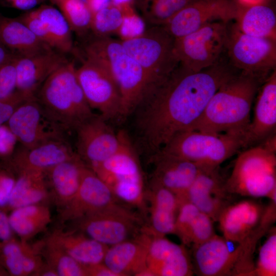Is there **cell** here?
I'll use <instances>...</instances> for the list:
<instances>
[{
    "mask_svg": "<svg viewBox=\"0 0 276 276\" xmlns=\"http://www.w3.org/2000/svg\"><path fill=\"white\" fill-rule=\"evenodd\" d=\"M221 59L198 72L181 64L137 106L135 127L141 149L150 157L176 134L192 130L220 86L236 73Z\"/></svg>",
    "mask_w": 276,
    "mask_h": 276,
    "instance_id": "6da1fadb",
    "label": "cell"
},
{
    "mask_svg": "<svg viewBox=\"0 0 276 276\" xmlns=\"http://www.w3.org/2000/svg\"><path fill=\"white\" fill-rule=\"evenodd\" d=\"M267 77L242 71L235 74L213 95L192 130L245 134L255 97Z\"/></svg>",
    "mask_w": 276,
    "mask_h": 276,
    "instance_id": "7a4b0ae2",
    "label": "cell"
},
{
    "mask_svg": "<svg viewBox=\"0 0 276 276\" xmlns=\"http://www.w3.org/2000/svg\"><path fill=\"white\" fill-rule=\"evenodd\" d=\"M73 62L52 73L38 91V102L48 117L63 131L76 130L95 114L77 79Z\"/></svg>",
    "mask_w": 276,
    "mask_h": 276,
    "instance_id": "3957f363",
    "label": "cell"
},
{
    "mask_svg": "<svg viewBox=\"0 0 276 276\" xmlns=\"http://www.w3.org/2000/svg\"><path fill=\"white\" fill-rule=\"evenodd\" d=\"M85 57L102 64L110 73L121 93L122 118L132 113L147 89L141 66L129 54L121 40L93 35L84 46Z\"/></svg>",
    "mask_w": 276,
    "mask_h": 276,
    "instance_id": "277c9868",
    "label": "cell"
},
{
    "mask_svg": "<svg viewBox=\"0 0 276 276\" xmlns=\"http://www.w3.org/2000/svg\"><path fill=\"white\" fill-rule=\"evenodd\" d=\"M259 240L250 234L231 250L227 241L215 234L192 247L194 272L200 276H255L254 254Z\"/></svg>",
    "mask_w": 276,
    "mask_h": 276,
    "instance_id": "5b68a950",
    "label": "cell"
},
{
    "mask_svg": "<svg viewBox=\"0 0 276 276\" xmlns=\"http://www.w3.org/2000/svg\"><path fill=\"white\" fill-rule=\"evenodd\" d=\"M244 139L242 133L187 130L174 136L158 152L173 155L201 167H217L244 148Z\"/></svg>",
    "mask_w": 276,
    "mask_h": 276,
    "instance_id": "8992f818",
    "label": "cell"
},
{
    "mask_svg": "<svg viewBox=\"0 0 276 276\" xmlns=\"http://www.w3.org/2000/svg\"><path fill=\"white\" fill-rule=\"evenodd\" d=\"M117 151L90 168L108 187L116 200L130 205L144 206V184L135 151L127 134L121 131Z\"/></svg>",
    "mask_w": 276,
    "mask_h": 276,
    "instance_id": "52a82bcc",
    "label": "cell"
},
{
    "mask_svg": "<svg viewBox=\"0 0 276 276\" xmlns=\"http://www.w3.org/2000/svg\"><path fill=\"white\" fill-rule=\"evenodd\" d=\"M121 41L144 71L146 94L164 82L179 64L174 52V38L162 26L146 28L140 35Z\"/></svg>",
    "mask_w": 276,
    "mask_h": 276,
    "instance_id": "ba28073f",
    "label": "cell"
},
{
    "mask_svg": "<svg viewBox=\"0 0 276 276\" xmlns=\"http://www.w3.org/2000/svg\"><path fill=\"white\" fill-rule=\"evenodd\" d=\"M225 187L232 195L270 198L276 195L275 153L263 145L242 152Z\"/></svg>",
    "mask_w": 276,
    "mask_h": 276,
    "instance_id": "9c48e42d",
    "label": "cell"
},
{
    "mask_svg": "<svg viewBox=\"0 0 276 276\" xmlns=\"http://www.w3.org/2000/svg\"><path fill=\"white\" fill-rule=\"evenodd\" d=\"M227 24L221 21L210 22L174 39V52L179 64L191 71L198 72L218 62L226 49Z\"/></svg>",
    "mask_w": 276,
    "mask_h": 276,
    "instance_id": "30bf717a",
    "label": "cell"
},
{
    "mask_svg": "<svg viewBox=\"0 0 276 276\" xmlns=\"http://www.w3.org/2000/svg\"><path fill=\"white\" fill-rule=\"evenodd\" d=\"M78 82L91 109L106 121L122 118V100L120 90L108 71L97 61L85 57L76 69Z\"/></svg>",
    "mask_w": 276,
    "mask_h": 276,
    "instance_id": "8fae6325",
    "label": "cell"
},
{
    "mask_svg": "<svg viewBox=\"0 0 276 276\" xmlns=\"http://www.w3.org/2000/svg\"><path fill=\"white\" fill-rule=\"evenodd\" d=\"M225 50L231 65L240 71L267 77L275 70L276 38L247 35L235 24L228 29Z\"/></svg>",
    "mask_w": 276,
    "mask_h": 276,
    "instance_id": "7c38bea8",
    "label": "cell"
},
{
    "mask_svg": "<svg viewBox=\"0 0 276 276\" xmlns=\"http://www.w3.org/2000/svg\"><path fill=\"white\" fill-rule=\"evenodd\" d=\"M238 5L230 0H192L162 26L174 39L210 22L236 19Z\"/></svg>",
    "mask_w": 276,
    "mask_h": 276,
    "instance_id": "4fadbf2b",
    "label": "cell"
},
{
    "mask_svg": "<svg viewBox=\"0 0 276 276\" xmlns=\"http://www.w3.org/2000/svg\"><path fill=\"white\" fill-rule=\"evenodd\" d=\"M7 122L12 134L26 148L63 137V131L48 117L36 97L20 103Z\"/></svg>",
    "mask_w": 276,
    "mask_h": 276,
    "instance_id": "5bb4252c",
    "label": "cell"
},
{
    "mask_svg": "<svg viewBox=\"0 0 276 276\" xmlns=\"http://www.w3.org/2000/svg\"><path fill=\"white\" fill-rule=\"evenodd\" d=\"M77 221L79 228L87 236L109 247L129 239L140 220L117 204Z\"/></svg>",
    "mask_w": 276,
    "mask_h": 276,
    "instance_id": "9a60e30c",
    "label": "cell"
},
{
    "mask_svg": "<svg viewBox=\"0 0 276 276\" xmlns=\"http://www.w3.org/2000/svg\"><path fill=\"white\" fill-rule=\"evenodd\" d=\"M77 154L89 168L99 165L112 155L121 143L120 131L116 133L107 121L95 114L76 130Z\"/></svg>",
    "mask_w": 276,
    "mask_h": 276,
    "instance_id": "2e32d148",
    "label": "cell"
},
{
    "mask_svg": "<svg viewBox=\"0 0 276 276\" xmlns=\"http://www.w3.org/2000/svg\"><path fill=\"white\" fill-rule=\"evenodd\" d=\"M106 184L88 167H84L75 196L62 209V221L76 220L118 203Z\"/></svg>",
    "mask_w": 276,
    "mask_h": 276,
    "instance_id": "e0dca14e",
    "label": "cell"
},
{
    "mask_svg": "<svg viewBox=\"0 0 276 276\" xmlns=\"http://www.w3.org/2000/svg\"><path fill=\"white\" fill-rule=\"evenodd\" d=\"M149 234L147 266L154 276H191L194 273L191 257L185 245Z\"/></svg>",
    "mask_w": 276,
    "mask_h": 276,
    "instance_id": "ac0fdd59",
    "label": "cell"
},
{
    "mask_svg": "<svg viewBox=\"0 0 276 276\" xmlns=\"http://www.w3.org/2000/svg\"><path fill=\"white\" fill-rule=\"evenodd\" d=\"M218 167H203L194 181L181 197L193 203L199 210L217 221L222 210L231 203V196L225 187V181Z\"/></svg>",
    "mask_w": 276,
    "mask_h": 276,
    "instance_id": "d6986e66",
    "label": "cell"
},
{
    "mask_svg": "<svg viewBox=\"0 0 276 276\" xmlns=\"http://www.w3.org/2000/svg\"><path fill=\"white\" fill-rule=\"evenodd\" d=\"M67 61L63 53L53 50L30 56H16V92L24 100L36 97L48 77Z\"/></svg>",
    "mask_w": 276,
    "mask_h": 276,
    "instance_id": "ffe728a7",
    "label": "cell"
},
{
    "mask_svg": "<svg viewBox=\"0 0 276 276\" xmlns=\"http://www.w3.org/2000/svg\"><path fill=\"white\" fill-rule=\"evenodd\" d=\"M148 239L144 228L138 238L109 246L103 263L117 276H153L147 266Z\"/></svg>",
    "mask_w": 276,
    "mask_h": 276,
    "instance_id": "44dd1931",
    "label": "cell"
},
{
    "mask_svg": "<svg viewBox=\"0 0 276 276\" xmlns=\"http://www.w3.org/2000/svg\"><path fill=\"white\" fill-rule=\"evenodd\" d=\"M63 137L42 142L32 148L22 146L13 155L12 164L18 171L45 173L56 165L76 155Z\"/></svg>",
    "mask_w": 276,
    "mask_h": 276,
    "instance_id": "7402d4cb",
    "label": "cell"
},
{
    "mask_svg": "<svg viewBox=\"0 0 276 276\" xmlns=\"http://www.w3.org/2000/svg\"><path fill=\"white\" fill-rule=\"evenodd\" d=\"M150 159L155 165L151 181L178 197L186 193L202 167L189 160L160 152Z\"/></svg>",
    "mask_w": 276,
    "mask_h": 276,
    "instance_id": "603a6c76",
    "label": "cell"
},
{
    "mask_svg": "<svg viewBox=\"0 0 276 276\" xmlns=\"http://www.w3.org/2000/svg\"><path fill=\"white\" fill-rule=\"evenodd\" d=\"M266 206L252 200H244L226 206L217 221L223 237L227 241L239 243L260 224Z\"/></svg>",
    "mask_w": 276,
    "mask_h": 276,
    "instance_id": "cb8c5ba5",
    "label": "cell"
},
{
    "mask_svg": "<svg viewBox=\"0 0 276 276\" xmlns=\"http://www.w3.org/2000/svg\"><path fill=\"white\" fill-rule=\"evenodd\" d=\"M259 90L253 121L245 134L244 148L265 140L276 127V71L266 78Z\"/></svg>",
    "mask_w": 276,
    "mask_h": 276,
    "instance_id": "d4e9b609",
    "label": "cell"
},
{
    "mask_svg": "<svg viewBox=\"0 0 276 276\" xmlns=\"http://www.w3.org/2000/svg\"><path fill=\"white\" fill-rule=\"evenodd\" d=\"M179 205L174 234L184 245L193 246L207 240L215 234L213 220L193 203L178 197Z\"/></svg>",
    "mask_w": 276,
    "mask_h": 276,
    "instance_id": "484cf974",
    "label": "cell"
},
{
    "mask_svg": "<svg viewBox=\"0 0 276 276\" xmlns=\"http://www.w3.org/2000/svg\"><path fill=\"white\" fill-rule=\"evenodd\" d=\"M47 241L84 265L102 263L109 246L75 232L54 231Z\"/></svg>",
    "mask_w": 276,
    "mask_h": 276,
    "instance_id": "4316f807",
    "label": "cell"
},
{
    "mask_svg": "<svg viewBox=\"0 0 276 276\" xmlns=\"http://www.w3.org/2000/svg\"><path fill=\"white\" fill-rule=\"evenodd\" d=\"M150 202V226L153 233L165 236L174 234L179 199L173 192L152 182L149 193Z\"/></svg>",
    "mask_w": 276,
    "mask_h": 276,
    "instance_id": "83f0119b",
    "label": "cell"
},
{
    "mask_svg": "<svg viewBox=\"0 0 276 276\" xmlns=\"http://www.w3.org/2000/svg\"><path fill=\"white\" fill-rule=\"evenodd\" d=\"M0 43L18 56H30L53 50L40 40L18 18L1 16Z\"/></svg>",
    "mask_w": 276,
    "mask_h": 276,
    "instance_id": "f1b7e54d",
    "label": "cell"
},
{
    "mask_svg": "<svg viewBox=\"0 0 276 276\" xmlns=\"http://www.w3.org/2000/svg\"><path fill=\"white\" fill-rule=\"evenodd\" d=\"M86 165L77 154L48 170V175L56 201L62 208L75 196L80 185Z\"/></svg>",
    "mask_w": 276,
    "mask_h": 276,
    "instance_id": "f546056e",
    "label": "cell"
},
{
    "mask_svg": "<svg viewBox=\"0 0 276 276\" xmlns=\"http://www.w3.org/2000/svg\"><path fill=\"white\" fill-rule=\"evenodd\" d=\"M235 20L237 28L244 34L276 38V15L266 3L249 7L238 5Z\"/></svg>",
    "mask_w": 276,
    "mask_h": 276,
    "instance_id": "4dcf8cb0",
    "label": "cell"
},
{
    "mask_svg": "<svg viewBox=\"0 0 276 276\" xmlns=\"http://www.w3.org/2000/svg\"><path fill=\"white\" fill-rule=\"evenodd\" d=\"M8 219L12 230L27 242L46 227L51 215L47 206L35 204L13 209Z\"/></svg>",
    "mask_w": 276,
    "mask_h": 276,
    "instance_id": "1f68e13d",
    "label": "cell"
},
{
    "mask_svg": "<svg viewBox=\"0 0 276 276\" xmlns=\"http://www.w3.org/2000/svg\"><path fill=\"white\" fill-rule=\"evenodd\" d=\"M15 180L8 204L13 209L39 204L48 196L44 173L20 171Z\"/></svg>",
    "mask_w": 276,
    "mask_h": 276,
    "instance_id": "d6a6232c",
    "label": "cell"
},
{
    "mask_svg": "<svg viewBox=\"0 0 276 276\" xmlns=\"http://www.w3.org/2000/svg\"><path fill=\"white\" fill-rule=\"evenodd\" d=\"M35 11L45 25L53 40L54 49L63 54L71 52L73 47L72 31L60 11L44 5Z\"/></svg>",
    "mask_w": 276,
    "mask_h": 276,
    "instance_id": "836d02e7",
    "label": "cell"
},
{
    "mask_svg": "<svg viewBox=\"0 0 276 276\" xmlns=\"http://www.w3.org/2000/svg\"><path fill=\"white\" fill-rule=\"evenodd\" d=\"M192 0H132L134 8L146 25L160 26Z\"/></svg>",
    "mask_w": 276,
    "mask_h": 276,
    "instance_id": "e575fe53",
    "label": "cell"
},
{
    "mask_svg": "<svg viewBox=\"0 0 276 276\" xmlns=\"http://www.w3.org/2000/svg\"><path fill=\"white\" fill-rule=\"evenodd\" d=\"M59 7L72 31L79 36L90 30L92 13L83 0H52Z\"/></svg>",
    "mask_w": 276,
    "mask_h": 276,
    "instance_id": "d590c367",
    "label": "cell"
},
{
    "mask_svg": "<svg viewBox=\"0 0 276 276\" xmlns=\"http://www.w3.org/2000/svg\"><path fill=\"white\" fill-rule=\"evenodd\" d=\"M43 245V254L47 264L56 270L58 276H87L85 265L48 241Z\"/></svg>",
    "mask_w": 276,
    "mask_h": 276,
    "instance_id": "8d00e7d4",
    "label": "cell"
},
{
    "mask_svg": "<svg viewBox=\"0 0 276 276\" xmlns=\"http://www.w3.org/2000/svg\"><path fill=\"white\" fill-rule=\"evenodd\" d=\"M123 22L119 7L111 1L102 9L92 12L90 30L98 36L118 34Z\"/></svg>",
    "mask_w": 276,
    "mask_h": 276,
    "instance_id": "74e56055",
    "label": "cell"
},
{
    "mask_svg": "<svg viewBox=\"0 0 276 276\" xmlns=\"http://www.w3.org/2000/svg\"><path fill=\"white\" fill-rule=\"evenodd\" d=\"M268 235L259 249L255 265V276L276 275V229L271 227Z\"/></svg>",
    "mask_w": 276,
    "mask_h": 276,
    "instance_id": "f35d334b",
    "label": "cell"
},
{
    "mask_svg": "<svg viewBox=\"0 0 276 276\" xmlns=\"http://www.w3.org/2000/svg\"><path fill=\"white\" fill-rule=\"evenodd\" d=\"M114 4L123 15V22L117 34L121 40L130 39L141 34L146 29V24L136 13L132 1H124Z\"/></svg>",
    "mask_w": 276,
    "mask_h": 276,
    "instance_id": "ab89813d",
    "label": "cell"
},
{
    "mask_svg": "<svg viewBox=\"0 0 276 276\" xmlns=\"http://www.w3.org/2000/svg\"><path fill=\"white\" fill-rule=\"evenodd\" d=\"M25 243L12 238L0 242V260L10 275L24 276L22 261Z\"/></svg>",
    "mask_w": 276,
    "mask_h": 276,
    "instance_id": "60d3db41",
    "label": "cell"
},
{
    "mask_svg": "<svg viewBox=\"0 0 276 276\" xmlns=\"http://www.w3.org/2000/svg\"><path fill=\"white\" fill-rule=\"evenodd\" d=\"M15 57L11 61L0 65V100L22 102L25 100L16 91Z\"/></svg>",
    "mask_w": 276,
    "mask_h": 276,
    "instance_id": "b9f144b4",
    "label": "cell"
},
{
    "mask_svg": "<svg viewBox=\"0 0 276 276\" xmlns=\"http://www.w3.org/2000/svg\"><path fill=\"white\" fill-rule=\"evenodd\" d=\"M18 18L25 24L40 40L51 48L54 49L53 40L45 25L35 10L28 12Z\"/></svg>",
    "mask_w": 276,
    "mask_h": 276,
    "instance_id": "7bdbcfd3",
    "label": "cell"
},
{
    "mask_svg": "<svg viewBox=\"0 0 276 276\" xmlns=\"http://www.w3.org/2000/svg\"><path fill=\"white\" fill-rule=\"evenodd\" d=\"M15 180L8 175L0 173V206L8 204Z\"/></svg>",
    "mask_w": 276,
    "mask_h": 276,
    "instance_id": "ee69618b",
    "label": "cell"
},
{
    "mask_svg": "<svg viewBox=\"0 0 276 276\" xmlns=\"http://www.w3.org/2000/svg\"><path fill=\"white\" fill-rule=\"evenodd\" d=\"M21 102L0 100V125L8 122L15 108Z\"/></svg>",
    "mask_w": 276,
    "mask_h": 276,
    "instance_id": "f6af8a7d",
    "label": "cell"
},
{
    "mask_svg": "<svg viewBox=\"0 0 276 276\" xmlns=\"http://www.w3.org/2000/svg\"><path fill=\"white\" fill-rule=\"evenodd\" d=\"M87 276H117L103 262L85 265Z\"/></svg>",
    "mask_w": 276,
    "mask_h": 276,
    "instance_id": "bcb514c9",
    "label": "cell"
},
{
    "mask_svg": "<svg viewBox=\"0 0 276 276\" xmlns=\"http://www.w3.org/2000/svg\"><path fill=\"white\" fill-rule=\"evenodd\" d=\"M12 232L8 217L0 211V242L11 239Z\"/></svg>",
    "mask_w": 276,
    "mask_h": 276,
    "instance_id": "7dc6e473",
    "label": "cell"
},
{
    "mask_svg": "<svg viewBox=\"0 0 276 276\" xmlns=\"http://www.w3.org/2000/svg\"><path fill=\"white\" fill-rule=\"evenodd\" d=\"M40 0H14L11 2V5L15 8L26 10L35 7Z\"/></svg>",
    "mask_w": 276,
    "mask_h": 276,
    "instance_id": "c3c4849f",
    "label": "cell"
},
{
    "mask_svg": "<svg viewBox=\"0 0 276 276\" xmlns=\"http://www.w3.org/2000/svg\"><path fill=\"white\" fill-rule=\"evenodd\" d=\"M16 56L13 52L0 43V65L11 61Z\"/></svg>",
    "mask_w": 276,
    "mask_h": 276,
    "instance_id": "681fc988",
    "label": "cell"
},
{
    "mask_svg": "<svg viewBox=\"0 0 276 276\" xmlns=\"http://www.w3.org/2000/svg\"><path fill=\"white\" fill-rule=\"evenodd\" d=\"M111 0H85L91 13L97 11L107 5Z\"/></svg>",
    "mask_w": 276,
    "mask_h": 276,
    "instance_id": "f907efd6",
    "label": "cell"
},
{
    "mask_svg": "<svg viewBox=\"0 0 276 276\" xmlns=\"http://www.w3.org/2000/svg\"><path fill=\"white\" fill-rule=\"evenodd\" d=\"M35 275L58 276L56 270L48 264L42 265Z\"/></svg>",
    "mask_w": 276,
    "mask_h": 276,
    "instance_id": "816d5d0a",
    "label": "cell"
},
{
    "mask_svg": "<svg viewBox=\"0 0 276 276\" xmlns=\"http://www.w3.org/2000/svg\"><path fill=\"white\" fill-rule=\"evenodd\" d=\"M266 0H237V4L242 7H249L265 3Z\"/></svg>",
    "mask_w": 276,
    "mask_h": 276,
    "instance_id": "f5cc1de1",
    "label": "cell"
},
{
    "mask_svg": "<svg viewBox=\"0 0 276 276\" xmlns=\"http://www.w3.org/2000/svg\"><path fill=\"white\" fill-rule=\"evenodd\" d=\"M3 274H5V271L1 269V267L0 266V275H4Z\"/></svg>",
    "mask_w": 276,
    "mask_h": 276,
    "instance_id": "db71d44e",
    "label": "cell"
},
{
    "mask_svg": "<svg viewBox=\"0 0 276 276\" xmlns=\"http://www.w3.org/2000/svg\"><path fill=\"white\" fill-rule=\"evenodd\" d=\"M10 3L12 2V1H14V0H8Z\"/></svg>",
    "mask_w": 276,
    "mask_h": 276,
    "instance_id": "11a10c76",
    "label": "cell"
}]
</instances>
